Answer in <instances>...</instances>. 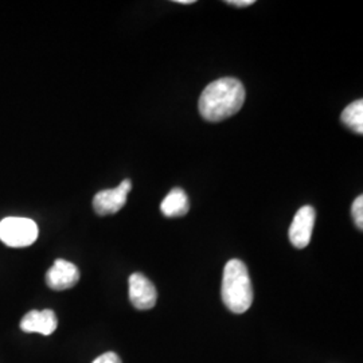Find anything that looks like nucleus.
Returning <instances> with one entry per match:
<instances>
[{
    "label": "nucleus",
    "instance_id": "nucleus-6",
    "mask_svg": "<svg viewBox=\"0 0 363 363\" xmlns=\"http://www.w3.org/2000/svg\"><path fill=\"white\" fill-rule=\"evenodd\" d=\"M315 210L312 206H303L298 210L289 228L291 244L298 249L308 247L315 225Z\"/></svg>",
    "mask_w": 363,
    "mask_h": 363
},
{
    "label": "nucleus",
    "instance_id": "nucleus-10",
    "mask_svg": "<svg viewBox=\"0 0 363 363\" xmlns=\"http://www.w3.org/2000/svg\"><path fill=\"white\" fill-rule=\"evenodd\" d=\"M342 123L350 128L352 132L362 135L363 133V101L357 100L351 103L347 108L343 109L342 116H340Z\"/></svg>",
    "mask_w": 363,
    "mask_h": 363
},
{
    "label": "nucleus",
    "instance_id": "nucleus-13",
    "mask_svg": "<svg viewBox=\"0 0 363 363\" xmlns=\"http://www.w3.org/2000/svg\"><path fill=\"white\" fill-rule=\"evenodd\" d=\"M226 3L230 6H235V7H247V6H252L255 3V0H228Z\"/></svg>",
    "mask_w": 363,
    "mask_h": 363
},
{
    "label": "nucleus",
    "instance_id": "nucleus-11",
    "mask_svg": "<svg viewBox=\"0 0 363 363\" xmlns=\"http://www.w3.org/2000/svg\"><path fill=\"white\" fill-rule=\"evenodd\" d=\"M351 216H352V218H354V222H355V225H357V228L359 229V230H362L363 229V196L362 195H359L355 201H354V203H352V206H351Z\"/></svg>",
    "mask_w": 363,
    "mask_h": 363
},
{
    "label": "nucleus",
    "instance_id": "nucleus-2",
    "mask_svg": "<svg viewBox=\"0 0 363 363\" xmlns=\"http://www.w3.org/2000/svg\"><path fill=\"white\" fill-rule=\"evenodd\" d=\"M220 295L223 304L234 313L247 312L253 303V288L247 265L240 259H230L223 269Z\"/></svg>",
    "mask_w": 363,
    "mask_h": 363
},
{
    "label": "nucleus",
    "instance_id": "nucleus-5",
    "mask_svg": "<svg viewBox=\"0 0 363 363\" xmlns=\"http://www.w3.org/2000/svg\"><path fill=\"white\" fill-rule=\"evenodd\" d=\"M130 300L135 308L147 311L154 308L157 300L156 288L142 273L130 274Z\"/></svg>",
    "mask_w": 363,
    "mask_h": 363
},
{
    "label": "nucleus",
    "instance_id": "nucleus-7",
    "mask_svg": "<svg viewBox=\"0 0 363 363\" xmlns=\"http://www.w3.org/2000/svg\"><path fill=\"white\" fill-rule=\"evenodd\" d=\"M79 280L77 267L66 259H55L52 268L46 273V283L54 291H65L73 288Z\"/></svg>",
    "mask_w": 363,
    "mask_h": 363
},
{
    "label": "nucleus",
    "instance_id": "nucleus-3",
    "mask_svg": "<svg viewBox=\"0 0 363 363\" xmlns=\"http://www.w3.org/2000/svg\"><path fill=\"white\" fill-rule=\"evenodd\" d=\"M38 238V226L33 220L9 217L0 220V241L7 247H26Z\"/></svg>",
    "mask_w": 363,
    "mask_h": 363
},
{
    "label": "nucleus",
    "instance_id": "nucleus-1",
    "mask_svg": "<svg viewBox=\"0 0 363 363\" xmlns=\"http://www.w3.org/2000/svg\"><path fill=\"white\" fill-rule=\"evenodd\" d=\"M245 88L237 78L213 81L199 97V112L210 123H220L235 115L245 103Z\"/></svg>",
    "mask_w": 363,
    "mask_h": 363
},
{
    "label": "nucleus",
    "instance_id": "nucleus-4",
    "mask_svg": "<svg viewBox=\"0 0 363 363\" xmlns=\"http://www.w3.org/2000/svg\"><path fill=\"white\" fill-rule=\"evenodd\" d=\"M132 190V182L124 179L116 189L103 190L94 195L93 208L99 216H111L125 206L127 196Z\"/></svg>",
    "mask_w": 363,
    "mask_h": 363
},
{
    "label": "nucleus",
    "instance_id": "nucleus-9",
    "mask_svg": "<svg viewBox=\"0 0 363 363\" xmlns=\"http://www.w3.org/2000/svg\"><path fill=\"white\" fill-rule=\"evenodd\" d=\"M189 208H190L189 198L179 187L172 189L160 205V210H162L163 216H166L169 218L183 217L189 213Z\"/></svg>",
    "mask_w": 363,
    "mask_h": 363
},
{
    "label": "nucleus",
    "instance_id": "nucleus-12",
    "mask_svg": "<svg viewBox=\"0 0 363 363\" xmlns=\"http://www.w3.org/2000/svg\"><path fill=\"white\" fill-rule=\"evenodd\" d=\"M91 363H121V359L118 358V355L115 352L108 351L103 355H100L99 358H96Z\"/></svg>",
    "mask_w": 363,
    "mask_h": 363
},
{
    "label": "nucleus",
    "instance_id": "nucleus-14",
    "mask_svg": "<svg viewBox=\"0 0 363 363\" xmlns=\"http://www.w3.org/2000/svg\"><path fill=\"white\" fill-rule=\"evenodd\" d=\"M177 3H181V4H193L194 0H175Z\"/></svg>",
    "mask_w": 363,
    "mask_h": 363
},
{
    "label": "nucleus",
    "instance_id": "nucleus-8",
    "mask_svg": "<svg viewBox=\"0 0 363 363\" xmlns=\"http://www.w3.org/2000/svg\"><path fill=\"white\" fill-rule=\"evenodd\" d=\"M58 320L57 315L52 310H43V311H30L26 313L21 320V328L23 333L33 334L37 333L40 335H52L57 330Z\"/></svg>",
    "mask_w": 363,
    "mask_h": 363
}]
</instances>
